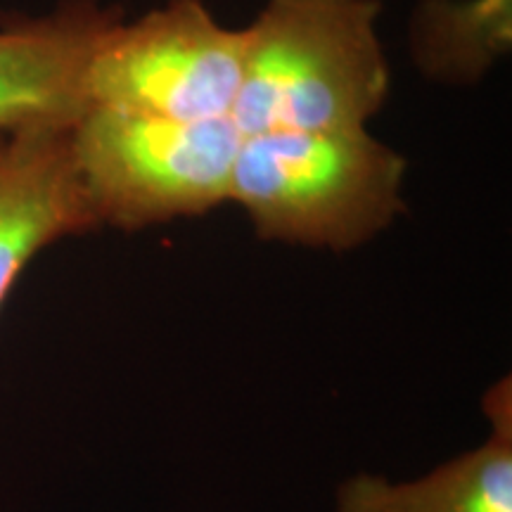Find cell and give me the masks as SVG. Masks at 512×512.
I'll use <instances>...</instances> for the list:
<instances>
[{
    "mask_svg": "<svg viewBox=\"0 0 512 512\" xmlns=\"http://www.w3.org/2000/svg\"><path fill=\"white\" fill-rule=\"evenodd\" d=\"M377 19L380 0H266L247 27L242 136L368 128L392 86Z\"/></svg>",
    "mask_w": 512,
    "mask_h": 512,
    "instance_id": "cell-1",
    "label": "cell"
},
{
    "mask_svg": "<svg viewBox=\"0 0 512 512\" xmlns=\"http://www.w3.org/2000/svg\"><path fill=\"white\" fill-rule=\"evenodd\" d=\"M406 159L368 128L242 136L230 202L261 240L351 252L406 211Z\"/></svg>",
    "mask_w": 512,
    "mask_h": 512,
    "instance_id": "cell-2",
    "label": "cell"
},
{
    "mask_svg": "<svg viewBox=\"0 0 512 512\" xmlns=\"http://www.w3.org/2000/svg\"><path fill=\"white\" fill-rule=\"evenodd\" d=\"M74 157L100 228L143 230L230 202L242 131L223 119H162L86 110Z\"/></svg>",
    "mask_w": 512,
    "mask_h": 512,
    "instance_id": "cell-3",
    "label": "cell"
},
{
    "mask_svg": "<svg viewBox=\"0 0 512 512\" xmlns=\"http://www.w3.org/2000/svg\"><path fill=\"white\" fill-rule=\"evenodd\" d=\"M247 43V27H223L202 0H169L136 22L119 19L93 57L88 110L233 119Z\"/></svg>",
    "mask_w": 512,
    "mask_h": 512,
    "instance_id": "cell-4",
    "label": "cell"
},
{
    "mask_svg": "<svg viewBox=\"0 0 512 512\" xmlns=\"http://www.w3.org/2000/svg\"><path fill=\"white\" fill-rule=\"evenodd\" d=\"M117 10L69 0L46 17L0 29V133L24 126H74L88 110V72Z\"/></svg>",
    "mask_w": 512,
    "mask_h": 512,
    "instance_id": "cell-5",
    "label": "cell"
},
{
    "mask_svg": "<svg viewBox=\"0 0 512 512\" xmlns=\"http://www.w3.org/2000/svg\"><path fill=\"white\" fill-rule=\"evenodd\" d=\"M98 228L76 166L72 126L0 133V309L38 252Z\"/></svg>",
    "mask_w": 512,
    "mask_h": 512,
    "instance_id": "cell-6",
    "label": "cell"
},
{
    "mask_svg": "<svg viewBox=\"0 0 512 512\" xmlns=\"http://www.w3.org/2000/svg\"><path fill=\"white\" fill-rule=\"evenodd\" d=\"M489 437L427 475L394 482L358 472L337 486L332 512H512V382L482 401Z\"/></svg>",
    "mask_w": 512,
    "mask_h": 512,
    "instance_id": "cell-7",
    "label": "cell"
},
{
    "mask_svg": "<svg viewBox=\"0 0 512 512\" xmlns=\"http://www.w3.org/2000/svg\"><path fill=\"white\" fill-rule=\"evenodd\" d=\"M512 0H422L411 46L425 76L472 83L510 50Z\"/></svg>",
    "mask_w": 512,
    "mask_h": 512,
    "instance_id": "cell-8",
    "label": "cell"
}]
</instances>
